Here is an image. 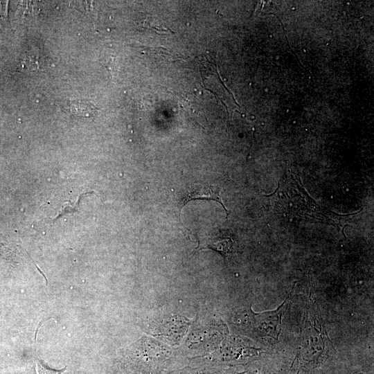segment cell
<instances>
[{
    "label": "cell",
    "instance_id": "6da1fadb",
    "mask_svg": "<svg viewBox=\"0 0 374 374\" xmlns=\"http://www.w3.org/2000/svg\"><path fill=\"white\" fill-rule=\"evenodd\" d=\"M290 295L278 308L274 310L256 313L249 310L250 313L248 314L249 324L258 336L278 339L281 330L283 309Z\"/></svg>",
    "mask_w": 374,
    "mask_h": 374
},
{
    "label": "cell",
    "instance_id": "7a4b0ae2",
    "mask_svg": "<svg viewBox=\"0 0 374 374\" xmlns=\"http://www.w3.org/2000/svg\"><path fill=\"white\" fill-rule=\"evenodd\" d=\"M328 339L321 329L307 328L302 341L303 355L308 362H318L328 352Z\"/></svg>",
    "mask_w": 374,
    "mask_h": 374
},
{
    "label": "cell",
    "instance_id": "3957f363",
    "mask_svg": "<svg viewBox=\"0 0 374 374\" xmlns=\"http://www.w3.org/2000/svg\"><path fill=\"white\" fill-rule=\"evenodd\" d=\"M221 189L214 185L198 184L193 186L182 201L181 207L191 200L206 199L214 200L219 202L225 210L227 216L229 212L226 208L220 195Z\"/></svg>",
    "mask_w": 374,
    "mask_h": 374
},
{
    "label": "cell",
    "instance_id": "277c9868",
    "mask_svg": "<svg viewBox=\"0 0 374 374\" xmlns=\"http://www.w3.org/2000/svg\"><path fill=\"white\" fill-rule=\"evenodd\" d=\"M233 244V242L229 237L202 238L199 240V244L193 251L211 249L221 254L225 260L232 251Z\"/></svg>",
    "mask_w": 374,
    "mask_h": 374
},
{
    "label": "cell",
    "instance_id": "5b68a950",
    "mask_svg": "<svg viewBox=\"0 0 374 374\" xmlns=\"http://www.w3.org/2000/svg\"><path fill=\"white\" fill-rule=\"evenodd\" d=\"M62 108L71 115L86 118L94 115L98 109L90 102L82 100H69L63 105Z\"/></svg>",
    "mask_w": 374,
    "mask_h": 374
},
{
    "label": "cell",
    "instance_id": "8992f818",
    "mask_svg": "<svg viewBox=\"0 0 374 374\" xmlns=\"http://www.w3.org/2000/svg\"><path fill=\"white\" fill-rule=\"evenodd\" d=\"M24 65L30 71H40L45 66V60L39 51L30 49L24 57Z\"/></svg>",
    "mask_w": 374,
    "mask_h": 374
},
{
    "label": "cell",
    "instance_id": "52a82bcc",
    "mask_svg": "<svg viewBox=\"0 0 374 374\" xmlns=\"http://www.w3.org/2000/svg\"><path fill=\"white\" fill-rule=\"evenodd\" d=\"M35 368L37 374H62L66 370V367L60 370L52 369L45 365L37 357H35Z\"/></svg>",
    "mask_w": 374,
    "mask_h": 374
},
{
    "label": "cell",
    "instance_id": "ba28073f",
    "mask_svg": "<svg viewBox=\"0 0 374 374\" xmlns=\"http://www.w3.org/2000/svg\"><path fill=\"white\" fill-rule=\"evenodd\" d=\"M100 62L103 64L107 70L112 73L114 70V57L109 55H103L100 57Z\"/></svg>",
    "mask_w": 374,
    "mask_h": 374
},
{
    "label": "cell",
    "instance_id": "9c48e42d",
    "mask_svg": "<svg viewBox=\"0 0 374 374\" xmlns=\"http://www.w3.org/2000/svg\"><path fill=\"white\" fill-rule=\"evenodd\" d=\"M169 374H208L205 370H200L198 368H186L180 371L172 372Z\"/></svg>",
    "mask_w": 374,
    "mask_h": 374
}]
</instances>
